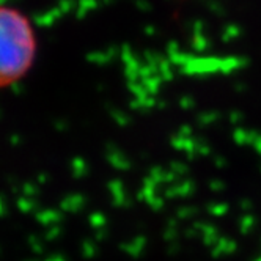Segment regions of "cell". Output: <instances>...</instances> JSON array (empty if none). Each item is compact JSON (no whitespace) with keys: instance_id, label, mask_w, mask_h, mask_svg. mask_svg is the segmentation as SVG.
Instances as JSON below:
<instances>
[{"instance_id":"1","label":"cell","mask_w":261,"mask_h":261,"mask_svg":"<svg viewBox=\"0 0 261 261\" xmlns=\"http://www.w3.org/2000/svg\"><path fill=\"white\" fill-rule=\"evenodd\" d=\"M40 38L32 17L21 8L0 4V90L22 82L33 69Z\"/></svg>"}]
</instances>
